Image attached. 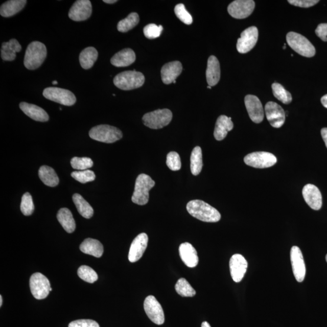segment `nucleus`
<instances>
[{
	"instance_id": "nucleus-1",
	"label": "nucleus",
	"mask_w": 327,
	"mask_h": 327,
	"mask_svg": "<svg viewBox=\"0 0 327 327\" xmlns=\"http://www.w3.org/2000/svg\"><path fill=\"white\" fill-rule=\"evenodd\" d=\"M187 210L192 217L203 222H217L221 220L220 213L203 201L196 199L189 202Z\"/></svg>"
},
{
	"instance_id": "nucleus-2",
	"label": "nucleus",
	"mask_w": 327,
	"mask_h": 327,
	"mask_svg": "<svg viewBox=\"0 0 327 327\" xmlns=\"http://www.w3.org/2000/svg\"><path fill=\"white\" fill-rule=\"evenodd\" d=\"M47 57V49L40 41H33L26 49L24 59L25 66L29 70L40 67Z\"/></svg>"
},
{
	"instance_id": "nucleus-3",
	"label": "nucleus",
	"mask_w": 327,
	"mask_h": 327,
	"mask_svg": "<svg viewBox=\"0 0 327 327\" xmlns=\"http://www.w3.org/2000/svg\"><path fill=\"white\" fill-rule=\"evenodd\" d=\"M145 82L142 73L136 70L123 72L114 78L115 86L123 90H131L142 87Z\"/></svg>"
},
{
	"instance_id": "nucleus-4",
	"label": "nucleus",
	"mask_w": 327,
	"mask_h": 327,
	"mask_svg": "<svg viewBox=\"0 0 327 327\" xmlns=\"http://www.w3.org/2000/svg\"><path fill=\"white\" fill-rule=\"evenodd\" d=\"M155 185V182L146 174H140L137 177L135 182V191L132 197L133 203L144 205L149 200V191Z\"/></svg>"
},
{
	"instance_id": "nucleus-5",
	"label": "nucleus",
	"mask_w": 327,
	"mask_h": 327,
	"mask_svg": "<svg viewBox=\"0 0 327 327\" xmlns=\"http://www.w3.org/2000/svg\"><path fill=\"white\" fill-rule=\"evenodd\" d=\"M287 41L291 48L305 57H313L316 54V49L311 42L303 35L294 32L288 33Z\"/></svg>"
},
{
	"instance_id": "nucleus-6",
	"label": "nucleus",
	"mask_w": 327,
	"mask_h": 327,
	"mask_svg": "<svg viewBox=\"0 0 327 327\" xmlns=\"http://www.w3.org/2000/svg\"><path fill=\"white\" fill-rule=\"evenodd\" d=\"M91 139L105 143H113L122 138L123 133L115 127L99 125L91 128L89 132Z\"/></svg>"
},
{
	"instance_id": "nucleus-7",
	"label": "nucleus",
	"mask_w": 327,
	"mask_h": 327,
	"mask_svg": "<svg viewBox=\"0 0 327 327\" xmlns=\"http://www.w3.org/2000/svg\"><path fill=\"white\" fill-rule=\"evenodd\" d=\"M173 114L168 109H158L147 113L143 117L144 124L152 129H159L169 125Z\"/></svg>"
},
{
	"instance_id": "nucleus-8",
	"label": "nucleus",
	"mask_w": 327,
	"mask_h": 327,
	"mask_svg": "<svg viewBox=\"0 0 327 327\" xmlns=\"http://www.w3.org/2000/svg\"><path fill=\"white\" fill-rule=\"evenodd\" d=\"M42 94L46 99L64 106H73L77 101L76 97L72 91L61 88L48 87Z\"/></svg>"
},
{
	"instance_id": "nucleus-9",
	"label": "nucleus",
	"mask_w": 327,
	"mask_h": 327,
	"mask_svg": "<svg viewBox=\"0 0 327 327\" xmlns=\"http://www.w3.org/2000/svg\"><path fill=\"white\" fill-rule=\"evenodd\" d=\"M30 288L32 295L38 300L46 298L52 290L48 278L40 273L32 274L30 279Z\"/></svg>"
},
{
	"instance_id": "nucleus-10",
	"label": "nucleus",
	"mask_w": 327,
	"mask_h": 327,
	"mask_svg": "<svg viewBox=\"0 0 327 327\" xmlns=\"http://www.w3.org/2000/svg\"><path fill=\"white\" fill-rule=\"evenodd\" d=\"M244 161L247 166L257 169H265L276 165L277 158L271 153L256 152L245 156Z\"/></svg>"
},
{
	"instance_id": "nucleus-11",
	"label": "nucleus",
	"mask_w": 327,
	"mask_h": 327,
	"mask_svg": "<svg viewBox=\"0 0 327 327\" xmlns=\"http://www.w3.org/2000/svg\"><path fill=\"white\" fill-rule=\"evenodd\" d=\"M144 308L149 318L157 325H162L165 321V313L161 304L155 296H147L144 302Z\"/></svg>"
},
{
	"instance_id": "nucleus-12",
	"label": "nucleus",
	"mask_w": 327,
	"mask_h": 327,
	"mask_svg": "<svg viewBox=\"0 0 327 327\" xmlns=\"http://www.w3.org/2000/svg\"><path fill=\"white\" fill-rule=\"evenodd\" d=\"M254 7L253 0H236L228 6V12L232 17L244 19L252 14Z\"/></svg>"
},
{
	"instance_id": "nucleus-13",
	"label": "nucleus",
	"mask_w": 327,
	"mask_h": 327,
	"mask_svg": "<svg viewBox=\"0 0 327 327\" xmlns=\"http://www.w3.org/2000/svg\"><path fill=\"white\" fill-rule=\"evenodd\" d=\"M258 39V30L255 26H251L241 33V38L237 42V50L241 54H246L256 45Z\"/></svg>"
},
{
	"instance_id": "nucleus-14",
	"label": "nucleus",
	"mask_w": 327,
	"mask_h": 327,
	"mask_svg": "<svg viewBox=\"0 0 327 327\" xmlns=\"http://www.w3.org/2000/svg\"><path fill=\"white\" fill-rule=\"evenodd\" d=\"M290 259L294 277L297 282L301 283L305 279L306 267L301 250L293 246L290 251Z\"/></svg>"
},
{
	"instance_id": "nucleus-15",
	"label": "nucleus",
	"mask_w": 327,
	"mask_h": 327,
	"mask_svg": "<svg viewBox=\"0 0 327 327\" xmlns=\"http://www.w3.org/2000/svg\"><path fill=\"white\" fill-rule=\"evenodd\" d=\"M92 12V6L89 0H78L74 3L68 12V17L75 21L86 20Z\"/></svg>"
},
{
	"instance_id": "nucleus-16",
	"label": "nucleus",
	"mask_w": 327,
	"mask_h": 327,
	"mask_svg": "<svg viewBox=\"0 0 327 327\" xmlns=\"http://www.w3.org/2000/svg\"><path fill=\"white\" fill-rule=\"evenodd\" d=\"M265 112L270 125L274 128H280L285 123L286 113L279 104L270 101L265 107Z\"/></svg>"
},
{
	"instance_id": "nucleus-17",
	"label": "nucleus",
	"mask_w": 327,
	"mask_h": 327,
	"mask_svg": "<svg viewBox=\"0 0 327 327\" xmlns=\"http://www.w3.org/2000/svg\"><path fill=\"white\" fill-rule=\"evenodd\" d=\"M245 104L250 119L254 123L259 124L263 122L264 112L259 98L252 95H248L245 97Z\"/></svg>"
},
{
	"instance_id": "nucleus-18",
	"label": "nucleus",
	"mask_w": 327,
	"mask_h": 327,
	"mask_svg": "<svg viewBox=\"0 0 327 327\" xmlns=\"http://www.w3.org/2000/svg\"><path fill=\"white\" fill-rule=\"evenodd\" d=\"M248 263L243 256L235 254L230 260V270L232 279L235 283H240L243 280L246 273Z\"/></svg>"
},
{
	"instance_id": "nucleus-19",
	"label": "nucleus",
	"mask_w": 327,
	"mask_h": 327,
	"mask_svg": "<svg viewBox=\"0 0 327 327\" xmlns=\"http://www.w3.org/2000/svg\"><path fill=\"white\" fill-rule=\"evenodd\" d=\"M149 238L145 233L138 235L130 245L129 260L131 263H135L142 258L148 245Z\"/></svg>"
},
{
	"instance_id": "nucleus-20",
	"label": "nucleus",
	"mask_w": 327,
	"mask_h": 327,
	"mask_svg": "<svg viewBox=\"0 0 327 327\" xmlns=\"http://www.w3.org/2000/svg\"><path fill=\"white\" fill-rule=\"evenodd\" d=\"M302 195L309 207L315 211L320 210L322 205V195L316 186L310 184L304 186Z\"/></svg>"
},
{
	"instance_id": "nucleus-21",
	"label": "nucleus",
	"mask_w": 327,
	"mask_h": 327,
	"mask_svg": "<svg viewBox=\"0 0 327 327\" xmlns=\"http://www.w3.org/2000/svg\"><path fill=\"white\" fill-rule=\"evenodd\" d=\"M182 65L179 61L171 62L163 65L161 68V78L164 83L170 84L177 78L181 74Z\"/></svg>"
},
{
	"instance_id": "nucleus-22",
	"label": "nucleus",
	"mask_w": 327,
	"mask_h": 327,
	"mask_svg": "<svg viewBox=\"0 0 327 327\" xmlns=\"http://www.w3.org/2000/svg\"><path fill=\"white\" fill-rule=\"evenodd\" d=\"M179 252L180 257L186 266L190 268L198 266L199 259L197 251L191 244L184 243L180 245Z\"/></svg>"
},
{
	"instance_id": "nucleus-23",
	"label": "nucleus",
	"mask_w": 327,
	"mask_h": 327,
	"mask_svg": "<svg viewBox=\"0 0 327 327\" xmlns=\"http://www.w3.org/2000/svg\"><path fill=\"white\" fill-rule=\"evenodd\" d=\"M220 62L217 57L212 55L208 58L207 71H206V78H207L208 86L212 87L217 85L220 81Z\"/></svg>"
},
{
	"instance_id": "nucleus-24",
	"label": "nucleus",
	"mask_w": 327,
	"mask_h": 327,
	"mask_svg": "<svg viewBox=\"0 0 327 327\" xmlns=\"http://www.w3.org/2000/svg\"><path fill=\"white\" fill-rule=\"evenodd\" d=\"M19 107L26 115L37 122H46L49 121L48 114L42 108L35 104L22 102L19 104Z\"/></svg>"
},
{
	"instance_id": "nucleus-25",
	"label": "nucleus",
	"mask_w": 327,
	"mask_h": 327,
	"mask_svg": "<svg viewBox=\"0 0 327 327\" xmlns=\"http://www.w3.org/2000/svg\"><path fill=\"white\" fill-rule=\"evenodd\" d=\"M136 60L135 52L127 48L121 51L111 58V64L118 67H127L133 64Z\"/></svg>"
},
{
	"instance_id": "nucleus-26",
	"label": "nucleus",
	"mask_w": 327,
	"mask_h": 327,
	"mask_svg": "<svg viewBox=\"0 0 327 327\" xmlns=\"http://www.w3.org/2000/svg\"><path fill=\"white\" fill-rule=\"evenodd\" d=\"M233 128V123L230 117L221 115L218 118L214 131V136L218 141L223 140L228 132Z\"/></svg>"
},
{
	"instance_id": "nucleus-27",
	"label": "nucleus",
	"mask_w": 327,
	"mask_h": 327,
	"mask_svg": "<svg viewBox=\"0 0 327 327\" xmlns=\"http://www.w3.org/2000/svg\"><path fill=\"white\" fill-rule=\"evenodd\" d=\"M80 249L82 252L96 258H101L104 252L103 244L99 241L91 238L85 240L80 245Z\"/></svg>"
},
{
	"instance_id": "nucleus-28",
	"label": "nucleus",
	"mask_w": 327,
	"mask_h": 327,
	"mask_svg": "<svg viewBox=\"0 0 327 327\" xmlns=\"http://www.w3.org/2000/svg\"><path fill=\"white\" fill-rule=\"evenodd\" d=\"M21 45L15 39H11L8 42H3L1 49L3 60L12 61L16 58V54L21 51Z\"/></svg>"
},
{
	"instance_id": "nucleus-29",
	"label": "nucleus",
	"mask_w": 327,
	"mask_h": 327,
	"mask_svg": "<svg viewBox=\"0 0 327 327\" xmlns=\"http://www.w3.org/2000/svg\"><path fill=\"white\" fill-rule=\"evenodd\" d=\"M27 3L26 0H11L3 3L0 8V14L3 17H10L20 12Z\"/></svg>"
},
{
	"instance_id": "nucleus-30",
	"label": "nucleus",
	"mask_w": 327,
	"mask_h": 327,
	"mask_svg": "<svg viewBox=\"0 0 327 327\" xmlns=\"http://www.w3.org/2000/svg\"><path fill=\"white\" fill-rule=\"evenodd\" d=\"M57 219L62 227L68 233H73L76 228V224L73 214L67 208H61L57 214Z\"/></svg>"
},
{
	"instance_id": "nucleus-31",
	"label": "nucleus",
	"mask_w": 327,
	"mask_h": 327,
	"mask_svg": "<svg viewBox=\"0 0 327 327\" xmlns=\"http://www.w3.org/2000/svg\"><path fill=\"white\" fill-rule=\"evenodd\" d=\"M98 53L97 49L93 47L84 49L80 55V63L84 69H89L92 67L97 60Z\"/></svg>"
},
{
	"instance_id": "nucleus-32",
	"label": "nucleus",
	"mask_w": 327,
	"mask_h": 327,
	"mask_svg": "<svg viewBox=\"0 0 327 327\" xmlns=\"http://www.w3.org/2000/svg\"><path fill=\"white\" fill-rule=\"evenodd\" d=\"M38 175L42 182L49 187H55L58 184V176L54 169L50 167L41 166L39 169Z\"/></svg>"
},
{
	"instance_id": "nucleus-33",
	"label": "nucleus",
	"mask_w": 327,
	"mask_h": 327,
	"mask_svg": "<svg viewBox=\"0 0 327 327\" xmlns=\"http://www.w3.org/2000/svg\"><path fill=\"white\" fill-rule=\"evenodd\" d=\"M73 198L74 204L82 217L86 219H90L93 217L94 213L93 208L82 197L81 195L75 194L73 195Z\"/></svg>"
},
{
	"instance_id": "nucleus-34",
	"label": "nucleus",
	"mask_w": 327,
	"mask_h": 327,
	"mask_svg": "<svg viewBox=\"0 0 327 327\" xmlns=\"http://www.w3.org/2000/svg\"><path fill=\"white\" fill-rule=\"evenodd\" d=\"M203 167L202 150L200 147H195L191 156V169L192 174L197 176L201 173Z\"/></svg>"
},
{
	"instance_id": "nucleus-35",
	"label": "nucleus",
	"mask_w": 327,
	"mask_h": 327,
	"mask_svg": "<svg viewBox=\"0 0 327 327\" xmlns=\"http://www.w3.org/2000/svg\"><path fill=\"white\" fill-rule=\"evenodd\" d=\"M139 15L136 12L131 13L126 18L119 21L117 26L118 30L121 32H127L133 29L139 24Z\"/></svg>"
},
{
	"instance_id": "nucleus-36",
	"label": "nucleus",
	"mask_w": 327,
	"mask_h": 327,
	"mask_svg": "<svg viewBox=\"0 0 327 327\" xmlns=\"http://www.w3.org/2000/svg\"><path fill=\"white\" fill-rule=\"evenodd\" d=\"M272 90L274 97L276 98L284 104H289L292 101V95L286 90L282 85L279 83H273L272 84Z\"/></svg>"
},
{
	"instance_id": "nucleus-37",
	"label": "nucleus",
	"mask_w": 327,
	"mask_h": 327,
	"mask_svg": "<svg viewBox=\"0 0 327 327\" xmlns=\"http://www.w3.org/2000/svg\"><path fill=\"white\" fill-rule=\"evenodd\" d=\"M175 290L182 297H194L196 291L184 278L179 279L175 285Z\"/></svg>"
},
{
	"instance_id": "nucleus-38",
	"label": "nucleus",
	"mask_w": 327,
	"mask_h": 327,
	"mask_svg": "<svg viewBox=\"0 0 327 327\" xmlns=\"http://www.w3.org/2000/svg\"><path fill=\"white\" fill-rule=\"evenodd\" d=\"M78 275L81 279L87 283H94L98 280V274L91 269L87 266H82L78 270Z\"/></svg>"
},
{
	"instance_id": "nucleus-39",
	"label": "nucleus",
	"mask_w": 327,
	"mask_h": 327,
	"mask_svg": "<svg viewBox=\"0 0 327 327\" xmlns=\"http://www.w3.org/2000/svg\"><path fill=\"white\" fill-rule=\"evenodd\" d=\"M71 166L74 169L78 170V171H86L91 168L94 165L92 160L87 157L84 158H78V157H74L72 159L71 161Z\"/></svg>"
},
{
	"instance_id": "nucleus-40",
	"label": "nucleus",
	"mask_w": 327,
	"mask_h": 327,
	"mask_svg": "<svg viewBox=\"0 0 327 327\" xmlns=\"http://www.w3.org/2000/svg\"><path fill=\"white\" fill-rule=\"evenodd\" d=\"M21 211L25 216H30L34 213L35 207L32 196L29 193H26L21 199Z\"/></svg>"
},
{
	"instance_id": "nucleus-41",
	"label": "nucleus",
	"mask_w": 327,
	"mask_h": 327,
	"mask_svg": "<svg viewBox=\"0 0 327 327\" xmlns=\"http://www.w3.org/2000/svg\"><path fill=\"white\" fill-rule=\"evenodd\" d=\"M71 176L77 181L83 183V184L94 181L96 177L95 173L90 170L74 172L72 173Z\"/></svg>"
},
{
	"instance_id": "nucleus-42",
	"label": "nucleus",
	"mask_w": 327,
	"mask_h": 327,
	"mask_svg": "<svg viewBox=\"0 0 327 327\" xmlns=\"http://www.w3.org/2000/svg\"><path fill=\"white\" fill-rule=\"evenodd\" d=\"M175 13L177 17L185 25H190L193 22V18L189 14L183 4L176 5L175 8Z\"/></svg>"
},
{
	"instance_id": "nucleus-43",
	"label": "nucleus",
	"mask_w": 327,
	"mask_h": 327,
	"mask_svg": "<svg viewBox=\"0 0 327 327\" xmlns=\"http://www.w3.org/2000/svg\"><path fill=\"white\" fill-rule=\"evenodd\" d=\"M167 166L173 171H178L181 169V158L178 153L171 152L167 156Z\"/></svg>"
},
{
	"instance_id": "nucleus-44",
	"label": "nucleus",
	"mask_w": 327,
	"mask_h": 327,
	"mask_svg": "<svg viewBox=\"0 0 327 327\" xmlns=\"http://www.w3.org/2000/svg\"><path fill=\"white\" fill-rule=\"evenodd\" d=\"M162 30L163 28L161 25L157 26L155 24H150L144 28V34L147 38L155 39L159 37Z\"/></svg>"
},
{
	"instance_id": "nucleus-45",
	"label": "nucleus",
	"mask_w": 327,
	"mask_h": 327,
	"mask_svg": "<svg viewBox=\"0 0 327 327\" xmlns=\"http://www.w3.org/2000/svg\"><path fill=\"white\" fill-rule=\"evenodd\" d=\"M68 327H100L94 320L79 319L74 320L69 323Z\"/></svg>"
},
{
	"instance_id": "nucleus-46",
	"label": "nucleus",
	"mask_w": 327,
	"mask_h": 327,
	"mask_svg": "<svg viewBox=\"0 0 327 327\" xmlns=\"http://www.w3.org/2000/svg\"><path fill=\"white\" fill-rule=\"evenodd\" d=\"M290 5L298 6L300 8H308L315 6L318 3V0H289L288 1Z\"/></svg>"
},
{
	"instance_id": "nucleus-47",
	"label": "nucleus",
	"mask_w": 327,
	"mask_h": 327,
	"mask_svg": "<svg viewBox=\"0 0 327 327\" xmlns=\"http://www.w3.org/2000/svg\"><path fill=\"white\" fill-rule=\"evenodd\" d=\"M316 34L323 41H327V24H322L318 25L316 28Z\"/></svg>"
},
{
	"instance_id": "nucleus-48",
	"label": "nucleus",
	"mask_w": 327,
	"mask_h": 327,
	"mask_svg": "<svg viewBox=\"0 0 327 327\" xmlns=\"http://www.w3.org/2000/svg\"><path fill=\"white\" fill-rule=\"evenodd\" d=\"M321 135L327 148V128H323L321 130Z\"/></svg>"
},
{
	"instance_id": "nucleus-49",
	"label": "nucleus",
	"mask_w": 327,
	"mask_h": 327,
	"mask_svg": "<svg viewBox=\"0 0 327 327\" xmlns=\"http://www.w3.org/2000/svg\"><path fill=\"white\" fill-rule=\"evenodd\" d=\"M321 103L322 105L327 109V94L321 98Z\"/></svg>"
},
{
	"instance_id": "nucleus-50",
	"label": "nucleus",
	"mask_w": 327,
	"mask_h": 327,
	"mask_svg": "<svg viewBox=\"0 0 327 327\" xmlns=\"http://www.w3.org/2000/svg\"><path fill=\"white\" fill-rule=\"evenodd\" d=\"M104 3H107V4H113V3H116V0H104Z\"/></svg>"
},
{
	"instance_id": "nucleus-51",
	"label": "nucleus",
	"mask_w": 327,
	"mask_h": 327,
	"mask_svg": "<svg viewBox=\"0 0 327 327\" xmlns=\"http://www.w3.org/2000/svg\"><path fill=\"white\" fill-rule=\"evenodd\" d=\"M201 327H211L207 322L204 321L202 323Z\"/></svg>"
},
{
	"instance_id": "nucleus-52",
	"label": "nucleus",
	"mask_w": 327,
	"mask_h": 327,
	"mask_svg": "<svg viewBox=\"0 0 327 327\" xmlns=\"http://www.w3.org/2000/svg\"><path fill=\"white\" fill-rule=\"evenodd\" d=\"M3 304V297L2 296H0V307L2 306Z\"/></svg>"
},
{
	"instance_id": "nucleus-53",
	"label": "nucleus",
	"mask_w": 327,
	"mask_h": 327,
	"mask_svg": "<svg viewBox=\"0 0 327 327\" xmlns=\"http://www.w3.org/2000/svg\"><path fill=\"white\" fill-rule=\"evenodd\" d=\"M52 84L56 85L58 84V82L57 81H54L53 82H52Z\"/></svg>"
},
{
	"instance_id": "nucleus-54",
	"label": "nucleus",
	"mask_w": 327,
	"mask_h": 327,
	"mask_svg": "<svg viewBox=\"0 0 327 327\" xmlns=\"http://www.w3.org/2000/svg\"><path fill=\"white\" fill-rule=\"evenodd\" d=\"M283 49H286V44L284 45Z\"/></svg>"
},
{
	"instance_id": "nucleus-55",
	"label": "nucleus",
	"mask_w": 327,
	"mask_h": 327,
	"mask_svg": "<svg viewBox=\"0 0 327 327\" xmlns=\"http://www.w3.org/2000/svg\"><path fill=\"white\" fill-rule=\"evenodd\" d=\"M208 89H212V87L210 86H207Z\"/></svg>"
},
{
	"instance_id": "nucleus-56",
	"label": "nucleus",
	"mask_w": 327,
	"mask_h": 327,
	"mask_svg": "<svg viewBox=\"0 0 327 327\" xmlns=\"http://www.w3.org/2000/svg\"><path fill=\"white\" fill-rule=\"evenodd\" d=\"M326 261L327 262V254L326 255Z\"/></svg>"
}]
</instances>
